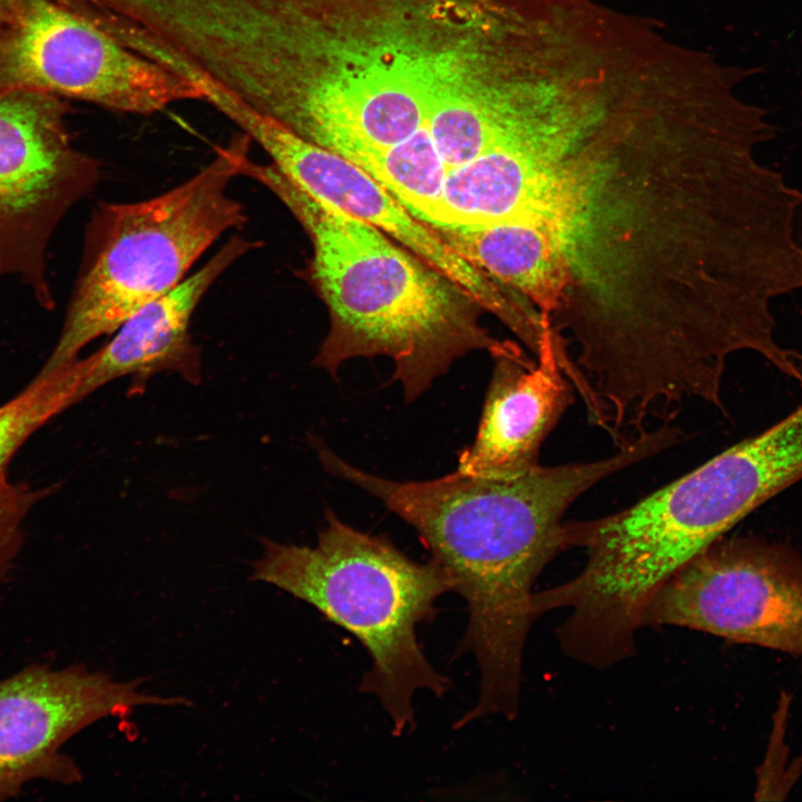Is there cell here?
<instances>
[{
	"instance_id": "cell-1",
	"label": "cell",
	"mask_w": 802,
	"mask_h": 802,
	"mask_svg": "<svg viewBox=\"0 0 802 802\" xmlns=\"http://www.w3.org/2000/svg\"><path fill=\"white\" fill-rule=\"evenodd\" d=\"M313 446L329 473L372 495L417 530L466 600L469 620L459 651L472 653L480 674L478 700L468 718L514 720L524 649L538 617L532 588L544 568L568 550L565 512L604 478L666 450L669 438L654 429L596 461L538 464L507 478L456 469L424 481L374 476L319 439Z\"/></svg>"
},
{
	"instance_id": "cell-2",
	"label": "cell",
	"mask_w": 802,
	"mask_h": 802,
	"mask_svg": "<svg viewBox=\"0 0 802 802\" xmlns=\"http://www.w3.org/2000/svg\"><path fill=\"white\" fill-rule=\"evenodd\" d=\"M241 175L268 188L310 236L311 277L330 315L314 364L335 376L352 358H390L412 402L472 350L520 356L479 324L481 309L460 286L376 227L316 199L272 164L243 160Z\"/></svg>"
},
{
	"instance_id": "cell-3",
	"label": "cell",
	"mask_w": 802,
	"mask_h": 802,
	"mask_svg": "<svg viewBox=\"0 0 802 802\" xmlns=\"http://www.w3.org/2000/svg\"><path fill=\"white\" fill-rule=\"evenodd\" d=\"M723 182L626 160L583 173L567 233L588 301L707 303L726 251Z\"/></svg>"
},
{
	"instance_id": "cell-4",
	"label": "cell",
	"mask_w": 802,
	"mask_h": 802,
	"mask_svg": "<svg viewBox=\"0 0 802 802\" xmlns=\"http://www.w3.org/2000/svg\"><path fill=\"white\" fill-rule=\"evenodd\" d=\"M252 579L273 585L316 608L354 635L371 657L359 691L374 695L397 736L414 727L413 696L442 697L451 683L427 659L418 624L437 615L436 602L454 589L434 560L417 563L384 535L372 536L326 512L315 546L262 539Z\"/></svg>"
},
{
	"instance_id": "cell-5",
	"label": "cell",
	"mask_w": 802,
	"mask_h": 802,
	"mask_svg": "<svg viewBox=\"0 0 802 802\" xmlns=\"http://www.w3.org/2000/svg\"><path fill=\"white\" fill-rule=\"evenodd\" d=\"M251 145L239 133L176 187L139 202L97 204L60 334L39 373L57 370L97 338L113 334L179 285L225 232L246 224L245 207L229 195V185Z\"/></svg>"
},
{
	"instance_id": "cell-6",
	"label": "cell",
	"mask_w": 802,
	"mask_h": 802,
	"mask_svg": "<svg viewBox=\"0 0 802 802\" xmlns=\"http://www.w3.org/2000/svg\"><path fill=\"white\" fill-rule=\"evenodd\" d=\"M10 89L141 116L202 100L194 84L125 47L70 0H16L0 26V91Z\"/></svg>"
},
{
	"instance_id": "cell-7",
	"label": "cell",
	"mask_w": 802,
	"mask_h": 802,
	"mask_svg": "<svg viewBox=\"0 0 802 802\" xmlns=\"http://www.w3.org/2000/svg\"><path fill=\"white\" fill-rule=\"evenodd\" d=\"M67 107L47 92L0 91V276L25 285L48 311L56 306L50 241L101 178L99 162L71 141Z\"/></svg>"
},
{
	"instance_id": "cell-8",
	"label": "cell",
	"mask_w": 802,
	"mask_h": 802,
	"mask_svg": "<svg viewBox=\"0 0 802 802\" xmlns=\"http://www.w3.org/2000/svg\"><path fill=\"white\" fill-rule=\"evenodd\" d=\"M645 626L686 627L802 656V556L756 537L721 538L658 589Z\"/></svg>"
},
{
	"instance_id": "cell-9",
	"label": "cell",
	"mask_w": 802,
	"mask_h": 802,
	"mask_svg": "<svg viewBox=\"0 0 802 802\" xmlns=\"http://www.w3.org/2000/svg\"><path fill=\"white\" fill-rule=\"evenodd\" d=\"M187 703L82 665L33 664L0 679V802L18 796L32 781L80 782V767L61 750L89 725L138 706Z\"/></svg>"
},
{
	"instance_id": "cell-10",
	"label": "cell",
	"mask_w": 802,
	"mask_h": 802,
	"mask_svg": "<svg viewBox=\"0 0 802 802\" xmlns=\"http://www.w3.org/2000/svg\"><path fill=\"white\" fill-rule=\"evenodd\" d=\"M229 120L303 192L382 231L450 278L512 331L524 324L525 310L511 293L456 252L433 227L414 217L355 164L246 105H236Z\"/></svg>"
},
{
	"instance_id": "cell-11",
	"label": "cell",
	"mask_w": 802,
	"mask_h": 802,
	"mask_svg": "<svg viewBox=\"0 0 802 802\" xmlns=\"http://www.w3.org/2000/svg\"><path fill=\"white\" fill-rule=\"evenodd\" d=\"M558 343L540 341L536 361L497 356L473 442L457 470L478 477L507 478L538 466L539 450L574 402L569 365Z\"/></svg>"
},
{
	"instance_id": "cell-12",
	"label": "cell",
	"mask_w": 802,
	"mask_h": 802,
	"mask_svg": "<svg viewBox=\"0 0 802 802\" xmlns=\"http://www.w3.org/2000/svg\"><path fill=\"white\" fill-rule=\"evenodd\" d=\"M383 186L414 217L431 227L443 226V195L449 168L426 120L404 140L361 148L345 156Z\"/></svg>"
},
{
	"instance_id": "cell-13",
	"label": "cell",
	"mask_w": 802,
	"mask_h": 802,
	"mask_svg": "<svg viewBox=\"0 0 802 802\" xmlns=\"http://www.w3.org/2000/svg\"><path fill=\"white\" fill-rule=\"evenodd\" d=\"M76 383L67 366L39 373L0 405V479L23 442L50 419L76 404Z\"/></svg>"
},
{
	"instance_id": "cell-14",
	"label": "cell",
	"mask_w": 802,
	"mask_h": 802,
	"mask_svg": "<svg viewBox=\"0 0 802 802\" xmlns=\"http://www.w3.org/2000/svg\"><path fill=\"white\" fill-rule=\"evenodd\" d=\"M31 509L26 493L0 482V583L7 578L23 541L22 524Z\"/></svg>"
},
{
	"instance_id": "cell-15",
	"label": "cell",
	"mask_w": 802,
	"mask_h": 802,
	"mask_svg": "<svg viewBox=\"0 0 802 802\" xmlns=\"http://www.w3.org/2000/svg\"><path fill=\"white\" fill-rule=\"evenodd\" d=\"M14 3L16 0H0V26L11 17Z\"/></svg>"
},
{
	"instance_id": "cell-16",
	"label": "cell",
	"mask_w": 802,
	"mask_h": 802,
	"mask_svg": "<svg viewBox=\"0 0 802 802\" xmlns=\"http://www.w3.org/2000/svg\"><path fill=\"white\" fill-rule=\"evenodd\" d=\"M799 407H800V409L802 410V403H801Z\"/></svg>"
}]
</instances>
